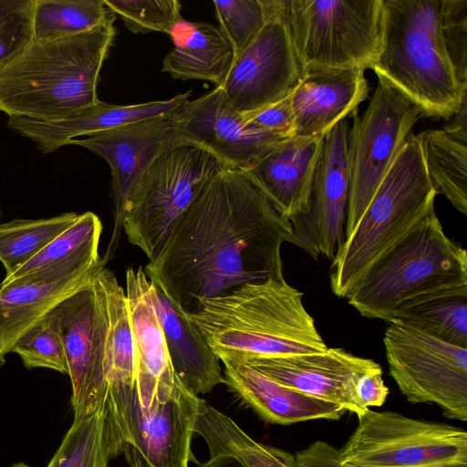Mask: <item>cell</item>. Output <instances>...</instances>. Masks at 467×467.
<instances>
[{"instance_id":"6da1fadb","label":"cell","mask_w":467,"mask_h":467,"mask_svg":"<svg viewBox=\"0 0 467 467\" xmlns=\"http://www.w3.org/2000/svg\"><path fill=\"white\" fill-rule=\"evenodd\" d=\"M290 221L244 171L224 168L182 213L144 272L183 312L247 284L284 278Z\"/></svg>"},{"instance_id":"7a4b0ae2","label":"cell","mask_w":467,"mask_h":467,"mask_svg":"<svg viewBox=\"0 0 467 467\" xmlns=\"http://www.w3.org/2000/svg\"><path fill=\"white\" fill-rule=\"evenodd\" d=\"M302 299L285 277L270 278L184 314L220 361L324 351L327 347Z\"/></svg>"},{"instance_id":"3957f363","label":"cell","mask_w":467,"mask_h":467,"mask_svg":"<svg viewBox=\"0 0 467 467\" xmlns=\"http://www.w3.org/2000/svg\"><path fill=\"white\" fill-rule=\"evenodd\" d=\"M114 21L74 36L33 40L0 68V111L54 121L98 103L100 71L116 35Z\"/></svg>"},{"instance_id":"277c9868","label":"cell","mask_w":467,"mask_h":467,"mask_svg":"<svg viewBox=\"0 0 467 467\" xmlns=\"http://www.w3.org/2000/svg\"><path fill=\"white\" fill-rule=\"evenodd\" d=\"M442 0H382L381 47L372 66L417 102L426 117L450 119L466 100L446 51Z\"/></svg>"},{"instance_id":"5b68a950","label":"cell","mask_w":467,"mask_h":467,"mask_svg":"<svg viewBox=\"0 0 467 467\" xmlns=\"http://www.w3.org/2000/svg\"><path fill=\"white\" fill-rule=\"evenodd\" d=\"M436 195L411 132L332 260V292L347 298L367 270L434 209Z\"/></svg>"},{"instance_id":"8992f818","label":"cell","mask_w":467,"mask_h":467,"mask_svg":"<svg viewBox=\"0 0 467 467\" xmlns=\"http://www.w3.org/2000/svg\"><path fill=\"white\" fill-rule=\"evenodd\" d=\"M467 286V254L444 233L434 209L379 257L348 295L363 317L388 321L421 296Z\"/></svg>"},{"instance_id":"52a82bcc","label":"cell","mask_w":467,"mask_h":467,"mask_svg":"<svg viewBox=\"0 0 467 467\" xmlns=\"http://www.w3.org/2000/svg\"><path fill=\"white\" fill-rule=\"evenodd\" d=\"M304 70L372 68L381 47L382 0H284Z\"/></svg>"},{"instance_id":"ba28073f","label":"cell","mask_w":467,"mask_h":467,"mask_svg":"<svg viewBox=\"0 0 467 467\" xmlns=\"http://www.w3.org/2000/svg\"><path fill=\"white\" fill-rule=\"evenodd\" d=\"M226 168L208 151L176 145L158 156L129 193L122 231L153 260L204 185Z\"/></svg>"},{"instance_id":"9c48e42d","label":"cell","mask_w":467,"mask_h":467,"mask_svg":"<svg viewBox=\"0 0 467 467\" xmlns=\"http://www.w3.org/2000/svg\"><path fill=\"white\" fill-rule=\"evenodd\" d=\"M202 401L177 377L170 398L148 408L140 403L136 387L109 385L106 414L130 467L199 465L192 440Z\"/></svg>"},{"instance_id":"30bf717a","label":"cell","mask_w":467,"mask_h":467,"mask_svg":"<svg viewBox=\"0 0 467 467\" xmlns=\"http://www.w3.org/2000/svg\"><path fill=\"white\" fill-rule=\"evenodd\" d=\"M338 449L348 467H467V432L441 422L369 409Z\"/></svg>"},{"instance_id":"8fae6325","label":"cell","mask_w":467,"mask_h":467,"mask_svg":"<svg viewBox=\"0 0 467 467\" xmlns=\"http://www.w3.org/2000/svg\"><path fill=\"white\" fill-rule=\"evenodd\" d=\"M378 84L362 115L352 113L348 163L349 189L345 238L353 231L378 186L424 109L387 78Z\"/></svg>"},{"instance_id":"7c38bea8","label":"cell","mask_w":467,"mask_h":467,"mask_svg":"<svg viewBox=\"0 0 467 467\" xmlns=\"http://www.w3.org/2000/svg\"><path fill=\"white\" fill-rule=\"evenodd\" d=\"M384 335L389 374L411 403H435L467 420V348L391 322Z\"/></svg>"},{"instance_id":"4fadbf2b","label":"cell","mask_w":467,"mask_h":467,"mask_svg":"<svg viewBox=\"0 0 467 467\" xmlns=\"http://www.w3.org/2000/svg\"><path fill=\"white\" fill-rule=\"evenodd\" d=\"M104 269L55 307L71 382L74 420L104 408L107 399L109 315Z\"/></svg>"},{"instance_id":"5bb4252c","label":"cell","mask_w":467,"mask_h":467,"mask_svg":"<svg viewBox=\"0 0 467 467\" xmlns=\"http://www.w3.org/2000/svg\"><path fill=\"white\" fill-rule=\"evenodd\" d=\"M265 1V26L235 57L220 87L244 119L290 96L305 72L285 21L284 0Z\"/></svg>"},{"instance_id":"9a60e30c","label":"cell","mask_w":467,"mask_h":467,"mask_svg":"<svg viewBox=\"0 0 467 467\" xmlns=\"http://www.w3.org/2000/svg\"><path fill=\"white\" fill-rule=\"evenodd\" d=\"M170 118L176 145L202 149L230 169L251 168L289 138L251 126L220 87L187 101Z\"/></svg>"},{"instance_id":"2e32d148","label":"cell","mask_w":467,"mask_h":467,"mask_svg":"<svg viewBox=\"0 0 467 467\" xmlns=\"http://www.w3.org/2000/svg\"><path fill=\"white\" fill-rule=\"evenodd\" d=\"M346 119L337 123L323 139L306 210L290 220L294 244L317 259L333 260L345 240L349 189Z\"/></svg>"},{"instance_id":"e0dca14e","label":"cell","mask_w":467,"mask_h":467,"mask_svg":"<svg viewBox=\"0 0 467 467\" xmlns=\"http://www.w3.org/2000/svg\"><path fill=\"white\" fill-rule=\"evenodd\" d=\"M102 157L111 171L113 231L102 263L111 259L122 232L124 205L132 188L154 160L176 146L170 115L153 117L117 127L86 139L71 140Z\"/></svg>"},{"instance_id":"ac0fdd59","label":"cell","mask_w":467,"mask_h":467,"mask_svg":"<svg viewBox=\"0 0 467 467\" xmlns=\"http://www.w3.org/2000/svg\"><path fill=\"white\" fill-rule=\"evenodd\" d=\"M240 361L281 385L337 404L358 417L368 410L358 401V383L366 375L382 370L372 359L328 347L320 352L252 357Z\"/></svg>"},{"instance_id":"d6986e66","label":"cell","mask_w":467,"mask_h":467,"mask_svg":"<svg viewBox=\"0 0 467 467\" xmlns=\"http://www.w3.org/2000/svg\"><path fill=\"white\" fill-rule=\"evenodd\" d=\"M364 72L358 67L306 69L290 95L294 112L292 137L325 136L358 110L368 96Z\"/></svg>"},{"instance_id":"ffe728a7","label":"cell","mask_w":467,"mask_h":467,"mask_svg":"<svg viewBox=\"0 0 467 467\" xmlns=\"http://www.w3.org/2000/svg\"><path fill=\"white\" fill-rule=\"evenodd\" d=\"M150 285L142 267L127 269L125 293L135 348V385L145 408L154 401L165 402L172 393L176 379L150 296Z\"/></svg>"},{"instance_id":"44dd1931","label":"cell","mask_w":467,"mask_h":467,"mask_svg":"<svg viewBox=\"0 0 467 467\" xmlns=\"http://www.w3.org/2000/svg\"><path fill=\"white\" fill-rule=\"evenodd\" d=\"M323 139L324 136L286 138L244 171L289 221L307 208Z\"/></svg>"},{"instance_id":"7402d4cb","label":"cell","mask_w":467,"mask_h":467,"mask_svg":"<svg viewBox=\"0 0 467 467\" xmlns=\"http://www.w3.org/2000/svg\"><path fill=\"white\" fill-rule=\"evenodd\" d=\"M191 94L188 91L167 100L133 105H112L99 100L59 120L8 117L7 127L32 140L43 153H49L80 136L88 137L141 119L170 115L189 101Z\"/></svg>"},{"instance_id":"603a6c76","label":"cell","mask_w":467,"mask_h":467,"mask_svg":"<svg viewBox=\"0 0 467 467\" xmlns=\"http://www.w3.org/2000/svg\"><path fill=\"white\" fill-rule=\"evenodd\" d=\"M224 384L260 419L270 424L290 425L311 420H339L346 410L281 385L243 361L225 359Z\"/></svg>"},{"instance_id":"cb8c5ba5","label":"cell","mask_w":467,"mask_h":467,"mask_svg":"<svg viewBox=\"0 0 467 467\" xmlns=\"http://www.w3.org/2000/svg\"><path fill=\"white\" fill-rule=\"evenodd\" d=\"M103 225L97 214L85 212L38 254L5 275L0 285L54 283L93 275L105 265L99 246Z\"/></svg>"},{"instance_id":"d4e9b609","label":"cell","mask_w":467,"mask_h":467,"mask_svg":"<svg viewBox=\"0 0 467 467\" xmlns=\"http://www.w3.org/2000/svg\"><path fill=\"white\" fill-rule=\"evenodd\" d=\"M150 296L164 335L173 372L179 380L198 396L224 384L220 360L196 327L151 282Z\"/></svg>"},{"instance_id":"484cf974","label":"cell","mask_w":467,"mask_h":467,"mask_svg":"<svg viewBox=\"0 0 467 467\" xmlns=\"http://www.w3.org/2000/svg\"><path fill=\"white\" fill-rule=\"evenodd\" d=\"M169 36L174 47L163 59L162 71L173 78L206 80L223 86L235 53L219 27L182 18Z\"/></svg>"},{"instance_id":"4316f807","label":"cell","mask_w":467,"mask_h":467,"mask_svg":"<svg viewBox=\"0 0 467 467\" xmlns=\"http://www.w3.org/2000/svg\"><path fill=\"white\" fill-rule=\"evenodd\" d=\"M96 274L54 283L0 285V351L4 355L11 353L23 334L87 285Z\"/></svg>"},{"instance_id":"83f0119b","label":"cell","mask_w":467,"mask_h":467,"mask_svg":"<svg viewBox=\"0 0 467 467\" xmlns=\"http://www.w3.org/2000/svg\"><path fill=\"white\" fill-rule=\"evenodd\" d=\"M210 456L224 454L244 467H296L292 453L254 441L229 416L202 400L193 428Z\"/></svg>"},{"instance_id":"f1b7e54d","label":"cell","mask_w":467,"mask_h":467,"mask_svg":"<svg viewBox=\"0 0 467 467\" xmlns=\"http://www.w3.org/2000/svg\"><path fill=\"white\" fill-rule=\"evenodd\" d=\"M387 322L401 323L467 348V286L417 297L398 307Z\"/></svg>"},{"instance_id":"f546056e","label":"cell","mask_w":467,"mask_h":467,"mask_svg":"<svg viewBox=\"0 0 467 467\" xmlns=\"http://www.w3.org/2000/svg\"><path fill=\"white\" fill-rule=\"evenodd\" d=\"M119 454V440L104 406L91 415L73 420L47 467H109Z\"/></svg>"},{"instance_id":"4dcf8cb0","label":"cell","mask_w":467,"mask_h":467,"mask_svg":"<svg viewBox=\"0 0 467 467\" xmlns=\"http://www.w3.org/2000/svg\"><path fill=\"white\" fill-rule=\"evenodd\" d=\"M431 183L452 206L467 214V143L449 137L441 129L417 134Z\"/></svg>"},{"instance_id":"1f68e13d","label":"cell","mask_w":467,"mask_h":467,"mask_svg":"<svg viewBox=\"0 0 467 467\" xmlns=\"http://www.w3.org/2000/svg\"><path fill=\"white\" fill-rule=\"evenodd\" d=\"M116 19L103 0H35L33 35L47 41L81 34Z\"/></svg>"},{"instance_id":"d6a6232c","label":"cell","mask_w":467,"mask_h":467,"mask_svg":"<svg viewBox=\"0 0 467 467\" xmlns=\"http://www.w3.org/2000/svg\"><path fill=\"white\" fill-rule=\"evenodd\" d=\"M78 215L70 212L50 218L14 219L0 223V262L5 275L38 254Z\"/></svg>"},{"instance_id":"836d02e7","label":"cell","mask_w":467,"mask_h":467,"mask_svg":"<svg viewBox=\"0 0 467 467\" xmlns=\"http://www.w3.org/2000/svg\"><path fill=\"white\" fill-rule=\"evenodd\" d=\"M12 352L28 369L44 368L67 375L60 321L55 308L18 338Z\"/></svg>"},{"instance_id":"e575fe53","label":"cell","mask_w":467,"mask_h":467,"mask_svg":"<svg viewBox=\"0 0 467 467\" xmlns=\"http://www.w3.org/2000/svg\"><path fill=\"white\" fill-rule=\"evenodd\" d=\"M219 28L232 44L235 57L256 37L267 18L265 0L213 1Z\"/></svg>"},{"instance_id":"d590c367","label":"cell","mask_w":467,"mask_h":467,"mask_svg":"<svg viewBox=\"0 0 467 467\" xmlns=\"http://www.w3.org/2000/svg\"><path fill=\"white\" fill-rule=\"evenodd\" d=\"M103 1L133 33L156 31L170 35L173 26L182 18L181 4L176 0Z\"/></svg>"},{"instance_id":"8d00e7d4","label":"cell","mask_w":467,"mask_h":467,"mask_svg":"<svg viewBox=\"0 0 467 467\" xmlns=\"http://www.w3.org/2000/svg\"><path fill=\"white\" fill-rule=\"evenodd\" d=\"M35 0H0V68L18 57L34 40Z\"/></svg>"},{"instance_id":"74e56055","label":"cell","mask_w":467,"mask_h":467,"mask_svg":"<svg viewBox=\"0 0 467 467\" xmlns=\"http://www.w3.org/2000/svg\"><path fill=\"white\" fill-rule=\"evenodd\" d=\"M441 26L455 74L467 87V0H442Z\"/></svg>"},{"instance_id":"f35d334b","label":"cell","mask_w":467,"mask_h":467,"mask_svg":"<svg viewBox=\"0 0 467 467\" xmlns=\"http://www.w3.org/2000/svg\"><path fill=\"white\" fill-rule=\"evenodd\" d=\"M245 120L256 129L292 137L294 112L291 97L288 96Z\"/></svg>"},{"instance_id":"ab89813d","label":"cell","mask_w":467,"mask_h":467,"mask_svg":"<svg viewBox=\"0 0 467 467\" xmlns=\"http://www.w3.org/2000/svg\"><path fill=\"white\" fill-rule=\"evenodd\" d=\"M295 458L296 467H348L341 463L338 449L323 441L297 451Z\"/></svg>"},{"instance_id":"60d3db41","label":"cell","mask_w":467,"mask_h":467,"mask_svg":"<svg viewBox=\"0 0 467 467\" xmlns=\"http://www.w3.org/2000/svg\"><path fill=\"white\" fill-rule=\"evenodd\" d=\"M388 395L389 388L382 379V370L366 375L357 387L358 401L365 409L383 405Z\"/></svg>"},{"instance_id":"b9f144b4","label":"cell","mask_w":467,"mask_h":467,"mask_svg":"<svg viewBox=\"0 0 467 467\" xmlns=\"http://www.w3.org/2000/svg\"><path fill=\"white\" fill-rule=\"evenodd\" d=\"M441 129L449 137L467 143V100L450 119Z\"/></svg>"},{"instance_id":"7bdbcfd3","label":"cell","mask_w":467,"mask_h":467,"mask_svg":"<svg viewBox=\"0 0 467 467\" xmlns=\"http://www.w3.org/2000/svg\"><path fill=\"white\" fill-rule=\"evenodd\" d=\"M199 467H244L235 458L230 455L218 454L199 464Z\"/></svg>"},{"instance_id":"ee69618b","label":"cell","mask_w":467,"mask_h":467,"mask_svg":"<svg viewBox=\"0 0 467 467\" xmlns=\"http://www.w3.org/2000/svg\"><path fill=\"white\" fill-rule=\"evenodd\" d=\"M5 363V355H4L1 351H0V368H2Z\"/></svg>"},{"instance_id":"f6af8a7d","label":"cell","mask_w":467,"mask_h":467,"mask_svg":"<svg viewBox=\"0 0 467 467\" xmlns=\"http://www.w3.org/2000/svg\"><path fill=\"white\" fill-rule=\"evenodd\" d=\"M11 467H31L24 462H16L14 463Z\"/></svg>"}]
</instances>
